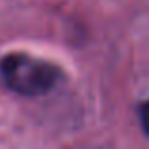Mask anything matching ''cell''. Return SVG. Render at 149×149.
Returning <instances> with one entry per match:
<instances>
[{
	"mask_svg": "<svg viewBox=\"0 0 149 149\" xmlns=\"http://www.w3.org/2000/svg\"><path fill=\"white\" fill-rule=\"evenodd\" d=\"M0 73L8 88L29 97L52 92L63 77L57 65L29 54H8L0 61Z\"/></svg>",
	"mask_w": 149,
	"mask_h": 149,
	"instance_id": "cell-1",
	"label": "cell"
},
{
	"mask_svg": "<svg viewBox=\"0 0 149 149\" xmlns=\"http://www.w3.org/2000/svg\"><path fill=\"white\" fill-rule=\"evenodd\" d=\"M140 123H141L143 132L149 136V100L140 105Z\"/></svg>",
	"mask_w": 149,
	"mask_h": 149,
	"instance_id": "cell-2",
	"label": "cell"
}]
</instances>
